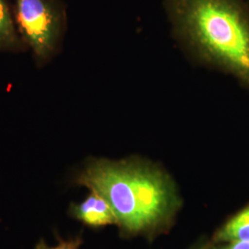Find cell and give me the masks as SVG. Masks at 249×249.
<instances>
[{
    "label": "cell",
    "mask_w": 249,
    "mask_h": 249,
    "mask_svg": "<svg viewBox=\"0 0 249 249\" xmlns=\"http://www.w3.org/2000/svg\"><path fill=\"white\" fill-rule=\"evenodd\" d=\"M13 6L19 36L36 67L43 68L62 48L68 24L66 5L62 0H15Z\"/></svg>",
    "instance_id": "cell-3"
},
{
    "label": "cell",
    "mask_w": 249,
    "mask_h": 249,
    "mask_svg": "<svg viewBox=\"0 0 249 249\" xmlns=\"http://www.w3.org/2000/svg\"><path fill=\"white\" fill-rule=\"evenodd\" d=\"M77 183L103 196L126 233H152L169 225L180 206L169 176L146 160L93 159Z\"/></svg>",
    "instance_id": "cell-1"
},
{
    "label": "cell",
    "mask_w": 249,
    "mask_h": 249,
    "mask_svg": "<svg viewBox=\"0 0 249 249\" xmlns=\"http://www.w3.org/2000/svg\"><path fill=\"white\" fill-rule=\"evenodd\" d=\"M216 243L249 241V207L235 214L214 235Z\"/></svg>",
    "instance_id": "cell-6"
},
{
    "label": "cell",
    "mask_w": 249,
    "mask_h": 249,
    "mask_svg": "<svg viewBox=\"0 0 249 249\" xmlns=\"http://www.w3.org/2000/svg\"><path fill=\"white\" fill-rule=\"evenodd\" d=\"M175 35L198 62L249 89V6L243 0H166Z\"/></svg>",
    "instance_id": "cell-2"
},
{
    "label": "cell",
    "mask_w": 249,
    "mask_h": 249,
    "mask_svg": "<svg viewBox=\"0 0 249 249\" xmlns=\"http://www.w3.org/2000/svg\"><path fill=\"white\" fill-rule=\"evenodd\" d=\"M72 213L82 223L92 227L117 224L116 216L107 200L93 191H90L84 201L72 208Z\"/></svg>",
    "instance_id": "cell-4"
},
{
    "label": "cell",
    "mask_w": 249,
    "mask_h": 249,
    "mask_svg": "<svg viewBox=\"0 0 249 249\" xmlns=\"http://www.w3.org/2000/svg\"><path fill=\"white\" fill-rule=\"evenodd\" d=\"M27 50L18 34L11 0H0V52L17 53Z\"/></svg>",
    "instance_id": "cell-5"
},
{
    "label": "cell",
    "mask_w": 249,
    "mask_h": 249,
    "mask_svg": "<svg viewBox=\"0 0 249 249\" xmlns=\"http://www.w3.org/2000/svg\"><path fill=\"white\" fill-rule=\"evenodd\" d=\"M210 249H249V241L226 243L221 247H214Z\"/></svg>",
    "instance_id": "cell-8"
},
{
    "label": "cell",
    "mask_w": 249,
    "mask_h": 249,
    "mask_svg": "<svg viewBox=\"0 0 249 249\" xmlns=\"http://www.w3.org/2000/svg\"><path fill=\"white\" fill-rule=\"evenodd\" d=\"M81 241L80 239H76V240L71 241H63L59 243L57 246L48 248L45 245H42V248L39 249H80Z\"/></svg>",
    "instance_id": "cell-7"
}]
</instances>
